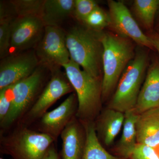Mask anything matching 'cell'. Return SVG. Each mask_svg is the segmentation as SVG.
Returning <instances> with one entry per match:
<instances>
[{"instance_id": "cell-15", "label": "cell", "mask_w": 159, "mask_h": 159, "mask_svg": "<svg viewBox=\"0 0 159 159\" xmlns=\"http://www.w3.org/2000/svg\"><path fill=\"white\" fill-rule=\"evenodd\" d=\"M62 140V159H80L85 141V130L83 133L76 117L66 126L60 135Z\"/></svg>"}, {"instance_id": "cell-28", "label": "cell", "mask_w": 159, "mask_h": 159, "mask_svg": "<svg viewBox=\"0 0 159 159\" xmlns=\"http://www.w3.org/2000/svg\"><path fill=\"white\" fill-rule=\"evenodd\" d=\"M148 36L150 38L153 48L156 49L159 54V35H152Z\"/></svg>"}, {"instance_id": "cell-23", "label": "cell", "mask_w": 159, "mask_h": 159, "mask_svg": "<svg viewBox=\"0 0 159 159\" xmlns=\"http://www.w3.org/2000/svg\"><path fill=\"white\" fill-rule=\"evenodd\" d=\"M12 20V19L0 20V57L1 59L9 55L11 49V23Z\"/></svg>"}, {"instance_id": "cell-27", "label": "cell", "mask_w": 159, "mask_h": 159, "mask_svg": "<svg viewBox=\"0 0 159 159\" xmlns=\"http://www.w3.org/2000/svg\"><path fill=\"white\" fill-rule=\"evenodd\" d=\"M43 159H60L54 144L49 148Z\"/></svg>"}, {"instance_id": "cell-6", "label": "cell", "mask_w": 159, "mask_h": 159, "mask_svg": "<svg viewBox=\"0 0 159 159\" xmlns=\"http://www.w3.org/2000/svg\"><path fill=\"white\" fill-rule=\"evenodd\" d=\"M42 72L36 69L33 74L11 85L12 100L9 114L0 123L3 129L19 122L34 104V99L42 84Z\"/></svg>"}, {"instance_id": "cell-18", "label": "cell", "mask_w": 159, "mask_h": 159, "mask_svg": "<svg viewBox=\"0 0 159 159\" xmlns=\"http://www.w3.org/2000/svg\"><path fill=\"white\" fill-rule=\"evenodd\" d=\"M85 133V141L80 159H122L114 156L103 148L98 139L95 123L81 122Z\"/></svg>"}, {"instance_id": "cell-25", "label": "cell", "mask_w": 159, "mask_h": 159, "mask_svg": "<svg viewBox=\"0 0 159 159\" xmlns=\"http://www.w3.org/2000/svg\"><path fill=\"white\" fill-rule=\"evenodd\" d=\"M12 100L11 86L0 90V123L9 114Z\"/></svg>"}, {"instance_id": "cell-9", "label": "cell", "mask_w": 159, "mask_h": 159, "mask_svg": "<svg viewBox=\"0 0 159 159\" xmlns=\"http://www.w3.org/2000/svg\"><path fill=\"white\" fill-rule=\"evenodd\" d=\"M110 25L117 34L142 47L153 48L150 38L143 33L128 8L122 2L108 1Z\"/></svg>"}, {"instance_id": "cell-20", "label": "cell", "mask_w": 159, "mask_h": 159, "mask_svg": "<svg viewBox=\"0 0 159 159\" xmlns=\"http://www.w3.org/2000/svg\"><path fill=\"white\" fill-rule=\"evenodd\" d=\"M159 7V0H135L134 12L144 28L151 29Z\"/></svg>"}, {"instance_id": "cell-10", "label": "cell", "mask_w": 159, "mask_h": 159, "mask_svg": "<svg viewBox=\"0 0 159 159\" xmlns=\"http://www.w3.org/2000/svg\"><path fill=\"white\" fill-rule=\"evenodd\" d=\"M0 64V90L14 84L33 74L39 63L35 51L9 55Z\"/></svg>"}, {"instance_id": "cell-8", "label": "cell", "mask_w": 159, "mask_h": 159, "mask_svg": "<svg viewBox=\"0 0 159 159\" xmlns=\"http://www.w3.org/2000/svg\"><path fill=\"white\" fill-rule=\"evenodd\" d=\"M52 73V77L42 93L19 124L27 126L40 119L58 99L74 90L67 78L57 70H54Z\"/></svg>"}, {"instance_id": "cell-19", "label": "cell", "mask_w": 159, "mask_h": 159, "mask_svg": "<svg viewBox=\"0 0 159 159\" xmlns=\"http://www.w3.org/2000/svg\"><path fill=\"white\" fill-rule=\"evenodd\" d=\"M125 119L117 151L124 158H129L137 144L136 122L138 114L134 110L125 113Z\"/></svg>"}, {"instance_id": "cell-16", "label": "cell", "mask_w": 159, "mask_h": 159, "mask_svg": "<svg viewBox=\"0 0 159 159\" xmlns=\"http://www.w3.org/2000/svg\"><path fill=\"white\" fill-rule=\"evenodd\" d=\"M75 0H44L40 17L45 26L58 27L74 13Z\"/></svg>"}, {"instance_id": "cell-24", "label": "cell", "mask_w": 159, "mask_h": 159, "mask_svg": "<svg viewBox=\"0 0 159 159\" xmlns=\"http://www.w3.org/2000/svg\"><path fill=\"white\" fill-rule=\"evenodd\" d=\"M98 6L97 2L93 0H75L74 13L83 22Z\"/></svg>"}, {"instance_id": "cell-17", "label": "cell", "mask_w": 159, "mask_h": 159, "mask_svg": "<svg viewBox=\"0 0 159 159\" xmlns=\"http://www.w3.org/2000/svg\"><path fill=\"white\" fill-rule=\"evenodd\" d=\"M125 114L111 108L106 110L99 117L96 130H98L106 145L113 142L123 126Z\"/></svg>"}, {"instance_id": "cell-2", "label": "cell", "mask_w": 159, "mask_h": 159, "mask_svg": "<svg viewBox=\"0 0 159 159\" xmlns=\"http://www.w3.org/2000/svg\"><path fill=\"white\" fill-rule=\"evenodd\" d=\"M66 40L71 60L93 77L100 79L103 46L99 32L76 26L66 34Z\"/></svg>"}, {"instance_id": "cell-13", "label": "cell", "mask_w": 159, "mask_h": 159, "mask_svg": "<svg viewBox=\"0 0 159 159\" xmlns=\"http://www.w3.org/2000/svg\"><path fill=\"white\" fill-rule=\"evenodd\" d=\"M134 111L138 115L159 107V62L148 68Z\"/></svg>"}, {"instance_id": "cell-29", "label": "cell", "mask_w": 159, "mask_h": 159, "mask_svg": "<svg viewBox=\"0 0 159 159\" xmlns=\"http://www.w3.org/2000/svg\"><path fill=\"white\" fill-rule=\"evenodd\" d=\"M0 159H5V158H4L2 157H1L0 158Z\"/></svg>"}, {"instance_id": "cell-5", "label": "cell", "mask_w": 159, "mask_h": 159, "mask_svg": "<svg viewBox=\"0 0 159 159\" xmlns=\"http://www.w3.org/2000/svg\"><path fill=\"white\" fill-rule=\"evenodd\" d=\"M54 142L48 135L19 124L11 133L1 135L0 147L12 159H43Z\"/></svg>"}, {"instance_id": "cell-26", "label": "cell", "mask_w": 159, "mask_h": 159, "mask_svg": "<svg viewBox=\"0 0 159 159\" xmlns=\"http://www.w3.org/2000/svg\"><path fill=\"white\" fill-rule=\"evenodd\" d=\"M129 159H159V157L153 148L144 144L137 143Z\"/></svg>"}, {"instance_id": "cell-1", "label": "cell", "mask_w": 159, "mask_h": 159, "mask_svg": "<svg viewBox=\"0 0 159 159\" xmlns=\"http://www.w3.org/2000/svg\"><path fill=\"white\" fill-rule=\"evenodd\" d=\"M103 46L102 97H107L118 82L123 71L136 54L133 41L118 34L99 32Z\"/></svg>"}, {"instance_id": "cell-12", "label": "cell", "mask_w": 159, "mask_h": 159, "mask_svg": "<svg viewBox=\"0 0 159 159\" xmlns=\"http://www.w3.org/2000/svg\"><path fill=\"white\" fill-rule=\"evenodd\" d=\"M76 94H71L56 108L47 112L40 118L39 131L57 141L64 129L77 115L78 103Z\"/></svg>"}, {"instance_id": "cell-4", "label": "cell", "mask_w": 159, "mask_h": 159, "mask_svg": "<svg viewBox=\"0 0 159 159\" xmlns=\"http://www.w3.org/2000/svg\"><path fill=\"white\" fill-rule=\"evenodd\" d=\"M148 54L143 50L136 51L133 59L123 71L109 108L125 113L134 110L145 77Z\"/></svg>"}, {"instance_id": "cell-14", "label": "cell", "mask_w": 159, "mask_h": 159, "mask_svg": "<svg viewBox=\"0 0 159 159\" xmlns=\"http://www.w3.org/2000/svg\"><path fill=\"white\" fill-rule=\"evenodd\" d=\"M137 142L152 148L159 145V107L138 115L136 122Z\"/></svg>"}, {"instance_id": "cell-22", "label": "cell", "mask_w": 159, "mask_h": 159, "mask_svg": "<svg viewBox=\"0 0 159 159\" xmlns=\"http://www.w3.org/2000/svg\"><path fill=\"white\" fill-rule=\"evenodd\" d=\"M83 23L88 29L96 32H101L103 29L110 25L109 15L98 6Z\"/></svg>"}, {"instance_id": "cell-11", "label": "cell", "mask_w": 159, "mask_h": 159, "mask_svg": "<svg viewBox=\"0 0 159 159\" xmlns=\"http://www.w3.org/2000/svg\"><path fill=\"white\" fill-rule=\"evenodd\" d=\"M45 27L40 16H18L11 23V48L21 51L36 46Z\"/></svg>"}, {"instance_id": "cell-21", "label": "cell", "mask_w": 159, "mask_h": 159, "mask_svg": "<svg viewBox=\"0 0 159 159\" xmlns=\"http://www.w3.org/2000/svg\"><path fill=\"white\" fill-rule=\"evenodd\" d=\"M43 0H13L9 2L15 13L18 17L39 16Z\"/></svg>"}, {"instance_id": "cell-7", "label": "cell", "mask_w": 159, "mask_h": 159, "mask_svg": "<svg viewBox=\"0 0 159 159\" xmlns=\"http://www.w3.org/2000/svg\"><path fill=\"white\" fill-rule=\"evenodd\" d=\"M66 36V33L59 27L45 26L43 37L35 48L39 64L54 70L70 61Z\"/></svg>"}, {"instance_id": "cell-3", "label": "cell", "mask_w": 159, "mask_h": 159, "mask_svg": "<svg viewBox=\"0 0 159 159\" xmlns=\"http://www.w3.org/2000/svg\"><path fill=\"white\" fill-rule=\"evenodd\" d=\"M62 67L77 94L78 108L76 116L81 122H92L101 106L102 81L81 70L71 59Z\"/></svg>"}]
</instances>
